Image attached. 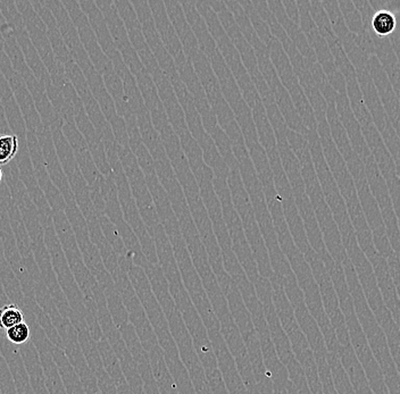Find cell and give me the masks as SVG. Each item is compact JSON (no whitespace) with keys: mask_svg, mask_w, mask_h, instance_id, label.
I'll list each match as a JSON object with an SVG mask.
<instances>
[{"mask_svg":"<svg viewBox=\"0 0 400 394\" xmlns=\"http://www.w3.org/2000/svg\"><path fill=\"white\" fill-rule=\"evenodd\" d=\"M1 180H3V171L0 169V182H1Z\"/></svg>","mask_w":400,"mask_h":394,"instance_id":"obj_5","label":"cell"},{"mask_svg":"<svg viewBox=\"0 0 400 394\" xmlns=\"http://www.w3.org/2000/svg\"><path fill=\"white\" fill-rule=\"evenodd\" d=\"M19 151V139L16 136H0V165H6Z\"/></svg>","mask_w":400,"mask_h":394,"instance_id":"obj_3","label":"cell"},{"mask_svg":"<svg viewBox=\"0 0 400 394\" xmlns=\"http://www.w3.org/2000/svg\"><path fill=\"white\" fill-rule=\"evenodd\" d=\"M24 321V314L22 309L16 305L3 306L0 309V328L8 330L15 325L20 324Z\"/></svg>","mask_w":400,"mask_h":394,"instance_id":"obj_2","label":"cell"},{"mask_svg":"<svg viewBox=\"0 0 400 394\" xmlns=\"http://www.w3.org/2000/svg\"><path fill=\"white\" fill-rule=\"evenodd\" d=\"M6 336L14 345H23L30 338V328L27 323H20L13 328H8Z\"/></svg>","mask_w":400,"mask_h":394,"instance_id":"obj_4","label":"cell"},{"mask_svg":"<svg viewBox=\"0 0 400 394\" xmlns=\"http://www.w3.org/2000/svg\"><path fill=\"white\" fill-rule=\"evenodd\" d=\"M397 27V19L392 12L388 10H377L372 17V29L381 38L394 34Z\"/></svg>","mask_w":400,"mask_h":394,"instance_id":"obj_1","label":"cell"}]
</instances>
